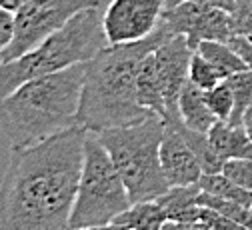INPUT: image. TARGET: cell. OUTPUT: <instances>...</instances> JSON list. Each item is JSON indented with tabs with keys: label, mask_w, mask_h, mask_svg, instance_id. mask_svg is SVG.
Wrapping results in <instances>:
<instances>
[{
	"label": "cell",
	"mask_w": 252,
	"mask_h": 230,
	"mask_svg": "<svg viewBox=\"0 0 252 230\" xmlns=\"http://www.w3.org/2000/svg\"><path fill=\"white\" fill-rule=\"evenodd\" d=\"M132 206L128 190L106 148L94 132H88L84 144V164L76 202L70 216V230L102 226L114 222Z\"/></svg>",
	"instance_id": "obj_6"
},
{
	"label": "cell",
	"mask_w": 252,
	"mask_h": 230,
	"mask_svg": "<svg viewBox=\"0 0 252 230\" xmlns=\"http://www.w3.org/2000/svg\"><path fill=\"white\" fill-rule=\"evenodd\" d=\"M192 2H200L206 6H214V8H222L226 12H236V8L240 6V0H192Z\"/></svg>",
	"instance_id": "obj_25"
},
{
	"label": "cell",
	"mask_w": 252,
	"mask_h": 230,
	"mask_svg": "<svg viewBox=\"0 0 252 230\" xmlns=\"http://www.w3.org/2000/svg\"><path fill=\"white\" fill-rule=\"evenodd\" d=\"M250 8H252V0H250Z\"/></svg>",
	"instance_id": "obj_32"
},
{
	"label": "cell",
	"mask_w": 252,
	"mask_h": 230,
	"mask_svg": "<svg viewBox=\"0 0 252 230\" xmlns=\"http://www.w3.org/2000/svg\"><path fill=\"white\" fill-rule=\"evenodd\" d=\"M170 36H174L172 30L162 20L148 38L132 44H106L88 60L78 124L96 134L110 128L134 126L154 116L138 100V72L142 60Z\"/></svg>",
	"instance_id": "obj_2"
},
{
	"label": "cell",
	"mask_w": 252,
	"mask_h": 230,
	"mask_svg": "<svg viewBox=\"0 0 252 230\" xmlns=\"http://www.w3.org/2000/svg\"><path fill=\"white\" fill-rule=\"evenodd\" d=\"M206 102L218 122H230L232 112H234V96H232V90L226 84V80L210 90H206Z\"/></svg>",
	"instance_id": "obj_20"
},
{
	"label": "cell",
	"mask_w": 252,
	"mask_h": 230,
	"mask_svg": "<svg viewBox=\"0 0 252 230\" xmlns=\"http://www.w3.org/2000/svg\"><path fill=\"white\" fill-rule=\"evenodd\" d=\"M178 114L188 128L196 130V132H202V134H208L210 128L218 122L208 108L206 90L194 86L190 80L184 84V88L178 96Z\"/></svg>",
	"instance_id": "obj_12"
},
{
	"label": "cell",
	"mask_w": 252,
	"mask_h": 230,
	"mask_svg": "<svg viewBox=\"0 0 252 230\" xmlns=\"http://www.w3.org/2000/svg\"><path fill=\"white\" fill-rule=\"evenodd\" d=\"M226 84L230 86L232 96H234V112L228 124L240 126L246 110L252 106V68H246L242 72L228 76Z\"/></svg>",
	"instance_id": "obj_18"
},
{
	"label": "cell",
	"mask_w": 252,
	"mask_h": 230,
	"mask_svg": "<svg viewBox=\"0 0 252 230\" xmlns=\"http://www.w3.org/2000/svg\"><path fill=\"white\" fill-rule=\"evenodd\" d=\"M88 130L72 126L34 146L10 148L0 182V230H70Z\"/></svg>",
	"instance_id": "obj_1"
},
{
	"label": "cell",
	"mask_w": 252,
	"mask_h": 230,
	"mask_svg": "<svg viewBox=\"0 0 252 230\" xmlns=\"http://www.w3.org/2000/svg\"><path fill=\"white\" fill-rule=\"evenodd\" d=\"M26 2H30V0H0V6H4L6 10L10 12H16L20 6H24Z\"/></svg>",
	"instance_id": "obj_27"
},
{
	"label": "cell",
	"mask_w": 252,
	"mask_h": 230,
	"mask_svg": "<svg viewBox=\"0 0 252 230\" xmlns=\"http://www.w3.org/2000/svg\"><path fill=\"white\" fill-rule=\"evenodd\" d=\"M114 222L130 228V230H162L168 222L166 212L160 200H144L132 204L128 210H124Z\"/></svg>",
	"instance_id": "obj_14"
},
{
	"label": "cell",
	"mask_w": 252,
	"mask_h": 230,
	"mask_svg": "<svg viewBox=\"0 0 252 230\" xmlns=\"http://www.w3.org/2000/svg\"><path fill=\"white\" fill-rule=\"evenodd\" d=\"M222 174L228 176L238 186L252 192V158H238V160L224 162Z\"/></svg>",
	"instance_id": "obj_22"
},
{
	"label": "cell",
	"mask_w": 252,
	"mask_h": 230,
	"mask_svg": "<svg viewBox=\"0 0 252 230\" xmlns=\"http://www.w3.org/2000/svg\"><path fill=\"white\" fill-rule=\"evenodd\" d=\"M166 12L164 0H110L102 12L106 44H132L148 38Z\"/></svg>",
	"instance_id": "obj_9"
},
{
	"label": "cell",
	"mask_w": 252,
	"mask_h": 230,
	"mask_svg": "<svg viewBox=\"0 0 252 230\" xmlns=\"http://www.w3.org/2000/svg\"><path fill=\"white\" fill-rule=\"evenodd\" d=\"M86 62L18 86L0 100V130L10 148L34 146L78 124Z\"/></svg>",
	"instance_id": "obj_3"
},
{
	"label": "cell",
	"mask_w": 252,
	"mask_h": 230,
	"mask_svg": "<svg viewBox=\"0 0 252 230\" xmlns=\"http://www.w3.org/2000/svg\"><path fill=\"white\" fill-rule=\"evenodd\" d=\"M100 0H30L14 12V36L2 60L10 62L64 28L76 14L98 8Z\"/></svg>",
	"instance_id": "obj_8"
},
{
	"label": "cell",
	"mask_w": 252,
	"mask_h": 230,
	"mask_svg": "<svg viewBox=\"0 0 252 230\" xmlns=\"http://www.w3.org/2000/svg\"><path fill=\"white\" fill-rule=\"evenodd\" d=\"M188 80H190L194 86L202 88V90H210L214 86H218L220 82H224V78L218 74V70L212 66V64L194 50L192 58H190V68H188Z\"/></svg>",
	"instance_id": "obj_21"
},
{
	"label": "cell",
	"mask_w": 252,
	"mask_h": 230,
	"mask_svg": "<svg viewBox=\"0 0 252 230\" xmlns=\"http://www.w3.org/2000/svg\"><path fill=\"white\" fill-rule=\"evenodd\" d=\"M242 128L246 130L248 138L252 140V106L246 110V114H244V118H242Z\"/></svg>",
	"instance_id": "obj_29"
},
{
	"label": "cell",
	"mask_w": 252,
	"mask_h": 230,
	"mask_svg": "<svg viewBox=\"0 0 252 230\" xmlns=\"http://www.w3.org/2000/svg\"><path fill=\"white\" fill-rule=\"evenodd\" d=\"M198 186H200L202 192H208V194L220 196V198H226V200H232V202H238L242 206L252 208V192L242 188V186H238L236 182H232L222 172H218V174H202Z\"/></svg>",
	"instance_id": "obj_16"
},
{
	"label": "cell",
	"mask_w": 252,
	"mask_h": 230,
	"mask_svg": "<svg viewBox=\"0 0 252 230\" xmlns=\"http://www.w3.org/2000/svg\"><path fill=\"white\" fill-rule=\"evenodd\" d=\"M14 36V12L6 10L4 6H0V64H2L4 50L12 42Z\"/></svg>",
	"instance_id": "obj_23"
},
{
	"label": "cell",
	"mask_w": 252,
	"mask_h": 230,
	"mask_svg": "<svg viewBox=\"0 0 252 230\" xmlns=\"http://www.w3.org/2000/svg\"><path fill=\"white\" fill-rule=\"evenodd\" d=\"M200 194V186H172L166 194L160 196V204L166 212L168 222H180L182 216L196 204V198Z\"/></svg>",
	"instance_id": "obj_17"
},
{
	"label": "cell",
	"mask_w": 252,
	"mask_h": 230,
	"mask_svg": "<svg viewBox=\"0 0 252 230\" xmlns=\"http://www.w3.org/2000/svg\"><path fill=\"white\" fill-rule=\"evenodd\" d=\"M80 230H130L118 222H108V224H102V226H90V228H80Z\"/></svg>",
	"instance_id": "obj_28"
},
{
	"label": "cell",
	"mask_w": 252,
	"mask_h": 230,
	"mask_svg": "<svg viewBox=\"0 0 252 230\" xmlns=\"http://www.w3.org/2000/svg\"><path fill=\"white\" fill-rule=\"evenodd\" d=\"M162 20L172 30V34L184 36L192 50H196L198 44L206 40L228 44L236 36L230 12L192 2V0H182L174 8L166 10Z\"/></svg>",
	"instance_id": "obj_10"
},
{
	"label": "cell",
	"mask_w": 252,
	"mask_h": 230,
	"mask_svg": "<svg viewBox=\"0 0 252 230\" xmlns=\"http://www.w3.org/2000/svg\"><path fill=\"white\" fill-rule=\"evenodd\" d=\"M162 230H210L200 222H166Z\"/></svg>",
	"instance_id": "obj_26"
},
{
	"label": "cell",
	"mask_w": 252,
	"mask_h": 230,
	"mask_svg": "<svg viewBox=\"0 0 252 230\" xmlns=\"http://www.w3.org/2000/svg\"><path fill=\"white\" fill-rule=\"evenodd\" d=\"M208 140L214 152L224 162L238 158H252V140L248 138L242 124L232 126L228 122H216L208 132Z\"/></svg>",
	"instance_id": "obj_13"
},
{
	"label": "cell",
	"mask_w": 252,
	"mask_h": 230,
	"mask_svg": "<svg viewBox=\"0 0 252 230\" xmlns=\"http://www.w3.org/2000/svg\"><path fill=\"white\" fill-rule=\"evenodd\" d=\"M164 130L166 120L154 114L134 126L96 132V138L106 148L118 174L122 176L132 204L156 200L172 188L160 162V142Z\"/></svg>",
	"instance_id": "obj_5"
},
{
	"label": "cell",
	"mask_w": 252,
	"mask_h": 230,
	"mask_svg": "<svg viewBox=\"0 0 252 230\" xmlns=\"http://www.w3.org/2000/svg\"><path fill=\"white\" fill-rule=\"evenodd\" d=\"M196 52H200L212 66L218 70V74L222 76L224 80L236 72H242L246 68H250L248 64L242 60V56L226 42H212V40H206V42H200Z\"/></svg>",
	"instance_id": "obj_15"
},
{
	"label": "cell",
	"mask_w": 252,
	"mask_h": 230,
	"mask_svg": "<svg viewBox=\"0 0 252 230\" xmlns=\"http://www.w3.org/2000/svg\"><path fill=\"white\" fill-rule=\"evenodd\" d=\"M196 204L208 206V208H212L220 214H224L226 218L238 222L246 230H252V208H248V206H242L238 202L220 198V196H214V194H208V192H202V190H200L198 198H196Z\"/></svg>",
	"instance_id": "obj_19"
},
{
	"label": "cell",
	"mask_w": 252,
	"mask_h": 230,
	"mask_svg": "<svg viewBox=\"0 0 252 230\" xmlns=\"http://www.w3.org/2000/svg\"><path fill=\"white\" fill-rule=\"evenodd\" d=\"M182 0H164V4H166V10H170V8H174L176 4H180Z\"/></svg>",
	"instance_id": "obj_30"
},
{
	"label": "cell",
	"mask_w": 252,
	"mask_h": 230,
	"mask_svg": "<svg viewBox=\"0 0 252 230\" xmlns=\"http://www.w3.org/2000/svg\"><path fill=\"white\" fill-rule=\"evenodd\" d=\"M240 56H242V60L248 64V66L252 68V42L246 38V36H234L230 42H228Z\"/></svg>",
	"instance_id": "obj_24"
},
{
	"label": "cell",
	"mask_w": 252,
	"mask_h": 230,
	"mask_svg": "<svg viewBox=\"0 0 252 230\" xmlns=\"http://www.w3.org/2000/svg\"><path fill=\"white\" fill-rule=\"evenodd\" d=\"M246 38H248V40H250V42H252V34H248V36H246Z\"/></svg>",
	"instance_id": "obj_31"
},
{
	"label": "cell",
	"mask_w": 252,
	"mask_h": 230,
	"mask_svg": "<svg viewBox=\"0 0 252 230\" xmlns=\"http://www.w3.org/2000/svg\"><path fill=\"white\" fill-rule=\"evenodd\" d=\"M104 46L106 36L102 30V14L98 8L82 10L36 48L16 60L0 64V100L30 80L92 60Z\"/></svg>",
	"instance_id": "obj_4"
},
{
	"label": "cell",
	"mask_w": 252,
	"mask_h": 230,
	"mask_svg": "<svg viewBox=\"0 0 252 230\" xmlns=\"http://www.w3.org/2000/svg\"><path fill=\"white\" fill-rule=\"evenodd\" d=\"M166 130L160 142V162L170 186H194L202 178V166L180 130L178 110L166 114Z\"/></svg>",
	"instance_id": "obj_11"
},
{
	"label": "cell",
	"mask_w": 252,
	"mask_h": 230,
	"mask_svg": "<svg viewBox=\"0 0 252 230\" xmlns=\"http://www.w3.org/2000/svg\"><path fill=\"white\" fill-rule=\"evenodd\" d=\"M194 50L184 36H170L152 50L138 72V100L152 114L166 118L178 110V96L188 82V68Z\"/></svg>",
	"instance_id": "obj_7"
}]
</instances>
